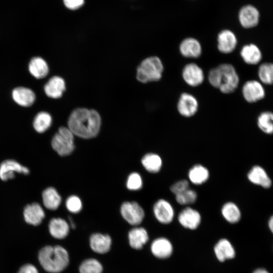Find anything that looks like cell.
I'll return each instance as SVG.
<instances>
[{
  "label": "cell",
  "instance_id": "obj_1",
  "mask_svg": "<svg viewBox=\"0 0 273 273\" xmlns=\"http://www.w3.org/2000/svg\"><path fill=\"white\" fill-rule=\"evenodd\" d=\"M101 126L100 115L93 109L76 108L71 113L68 120V127L74 135L85 139L96 136Z\"/></svg>",
  "mask_w": 273,
  "mask_h": 273
},
{
  "label": "cell",
  "instance_id": "obj_2",
  "mask_svg": "<svg viewBox=\"0 0 273 273\" xmlns=\"http://www.w3.org/2000/svg\"><path fill=\"white\" fill-rule=\"evenodd\" d=\"M208 79L212 86L218 88L224 94L233 92L239 82L235 68L230 64H221L211 69L208 74Z\"/></svg>",
  "mask_w": 273,
  "mask_h": 273
},
{
  "label": "cell",
  "instance_id": "obj_3",
  "mask_svg": "<svg viewBox=\"0 0 273 273\" xmlns=\"http://www.w3.org/2000/svg\"><path fill=\"white\" fill-rule=\"evenodd\" d=\"M39 262L42 268L50 273H59L68 266L69 257L65 249L60 246H47L38 253Z\"/></svg>",
  "mask_w": 273,
  "mask_h": 273
},
{
  "label": "cell",
  "instance_id": "obj_4",
  "mask_svg": "<svg viewBox=\"0 0 273 273\" xmlns=\"http://www.w3.org/2000/svg\"><path fill=\"white\" fill-rule=\"evenodd\" d=\"M161 60L156 56L145 58L138 66L136 72L137 80L142 83L156 81L160 80L163 72Z\"/></svg>",
  "mask_w": 273,
  "mask_h": 273
},
{
  "label": "cell",
  "instance_id": "obj_5",
  "mask_svg": "<svg viewBox=\"0 0 273 273\" xmlns=\"http://www.w3.org/2000/svg\"><path fill=\"white\" fill-rule=\"evenodd\" d=\"M74 135L68 127H60L54 135L51 145L60 156L70 155L74 150Z\"/></svg>",
  "mask_w": 273,
  "mask_h": 273
},
{
  "label": "cell",
  "instance_id": "obj_6",
  "mask_svg": "<svg viewBox=\"0 0 273 273\" xmlns=\"http://www.w3.org/2000/svg\"><path fill=\"white\" fill-rule=\"evenodd\" d=\"M120 212L123 218L132 225L140 224L145 217L144 209L134 201L124 202L121 205Z\"/></svg>",
  "mask_w": 273,
  "mask_h": 273
},
{
  "label": "cell",
  "instance_id": "obj_7",
  "mask_svg": "<svg viewBox=\"0 0 273 273\" xmlns=\"http://www.w3.org/2000/svg\"><path fill=\"white\" fill-rule=\"evenodd\" d=\"M29 172L27 167L15 160L7 159L0 164V179L4 181L13 179L16 173L27 175Z\"/></svg>",
  "mask_w": 273,
  "mask_h": 273
},
{
  "label": "cell",
  "instance_id": "obj_8",
  "mask_svg": "<svg viewBox=\"0 0 273 273\" xmlns=\"http://www.w3.org/2000/svg\"><path fill=\"white\" fill-rule=\"evenodd\" d=\"M153 213L156 219L161 223L167 224L173 219L174 210L172 205L166 200L160 199L153 206Z\"/></svg>",
  "mask_w": 273,
  "mask_h": 273
},
{
  "label": "cell",
  "instance_id": "obj_9",
  "mask_svg": "<svg viewBox=\"0 0 273 273\" xmlns=\"http://www.w3.org/2000/svg\"><path fill=\"white\" fill-rule=\"evenodd\" d=\"M178 220L184 228L194 230L200 225L201 216L197 210L187 207L180 212L178 216Z\"/></svg>",
  "mask_w": 273,
  "mask_h": 273
},
{
  "label": "cell",
  "instance_id": "obj_10",
  "mask_svg": "<svg viewBox=\"0 0 273 273\" xmlns=\"http://www.w3.org/2000/svg\"><path fill=\"white\" fill-rule=\"evenodd\" d=\"M179 113L185 117H190L195 114L198 109V102L192 95L185 93L178 100L177 106Z\"/></svg>",
  "mask_w": 273,
  "mask_h": 273
},
{
  "label": "cell",
  "instance_id": "obj_11",
  "mask_svg": "<svg viewBox=\"0 0 273 273\" xmlns=\"http://www.w3.org/2000/svg\"><path fill=\"white\" fill-rule=\"evenodd\" d=\"M182 76L185 81L193 87L200 85L204 79L203 70L195 63L186 65L183 70Z\"/></svg>",
  "mask_w": 273,
  "mask_h": 273
},
{
  "label": "cell",
  "instance_id": "obj_12",
  "mask_svg": "<svg viewBox=\"0 0 273 273\" xmlns=\"http://www.w3.org/2000/svg\"><path fill=\"white\" fill-rule=\"evenodd\" d=\"M242 93L245 100L249 103L257 102L265 96L263 86L255 80L247 81L243 86Z\"/></svg>",
  "mask_w": 273,
  "mask_h": 273
},
{
  "label": "cell",
  "instance_id": "obj_13",
  "mask_svg": "<svg viewBox=\"0 0 273 273\" xmlns=\"http://www.w3.org/2000/svg\"><path fill=\"white\" fill-rule=\"evenodd\" d=\"M25 221L33 225L40 224L45 217L44 211L38 203H32L27 205L23 210Z\"/></svg>",
  "mask_w": 273,
  "mask_h": 273
},
{
  "label": "cell",
  "instance_id": "obj_14",
  "mask_svg": "<svg viewBox=\"0 0 273 273\" xmlns=\"http://www.w3.org/2000/svg\"><path fill=\"white\" fill-rule=\"evenodd\" d=\"M66 87L64 79L60 76H54L46 83L44 86V90L48 97L56 99L62 96Z\"/></svg>",
  "mask_w": 273,
  "mask_h": 273
},
{
  "label": "cell",
  "instance_id": "obj_15",
  "mask_svg": "<svg viewBox=\"0 0 273 273\" xmlns=\"http://www.w3.org/2000/svg\"><path fill=\"white\" fill-rule=\"evenodd\" d=\"M151 251L153 255L159 259L169 257L173 252V246L170 241L164 237L154 240L151 245Z\"/></svg>",
  "mask_w": 273,
  "mask_h": 273
},
{
  "label": "cell",
  "instance_id": "obj_16",
  "mask_svg": "<svg viewBox=\"0 0 273 273\" xmlns=\"http://www.w3.org/2000/svg\"><path fill=\"white\" fill-rule=\"evenodd\" d=\"M237 40L235 34L229 30H223L218 35L217 48L223 54H229L236 48Z\"/></svg>",
  "mask_w": 273,
  "mask_h": 273
},
{
  "label": "cell",
  "instance_id": "obj_17",
  "mask_svg": "<svg viewBox=\"0 0 273 273\" xmlns=\"http://www.w3.org/2000/svg\"><path fill=\"white\" fill-rule=\"evenodd\" d=\"M214 251L217 260L224 262L226 260L234 258L236 251L231 242L226 239H221L215 245Z\"/></svg>",
  "mask_w": 273,
  "mask_h": 273
},
{
  "label": "cell",
  "instance_id": "obj_18",
  "mask_svg": "<svg viewBox=\"0 0 273 273\" xmlns=\"http://www.w3.org/2000/svg\"><path fill=\"white\" fill-rule=\"evenodd\" d=\"M259 13L258 10L251 5L243 7L239 13V20L242 26L246 28L253 27L259 22Z\"/></svg>",
  "mask_w": 273,
  "mask_h": 273
},
{
  "label": "cell",
  "instance_id": "obj_19",
  "mask_svg": "<svg viewBox=\"0 0 273 273\" xmlns=\"http://www.w3.org/2000/svg\"><path fill=\"white\" fill-rule=\"evenodd\" d=\"M181 54L186 58H197L202 53V47L200 42L194 38L184 39L179 45Z\"/></svg>",
  "mask_w": 273,
  "mask_h": 273
},
{
  "label": "cell",
  "instance_id": "obj_20",
  "mask_svg": "<svg viewBox=\"0 0 273 273\" xmlns=\"http://www.w3.org/2000/svg\"><path fill=\"white\" fill-rule=\"evenodd\" d=\"M89 243L92 249L94 252L104 254L110 250L112 240L108 235L95 233L90 236Z\"/></svg>",
  "mask_w": 273,
  "mask_h": 273
},
{
  "label": "cell",
  "instance_id": "obj_21",
  "mask_svg": "<svg viewBox=\"0 0 273 273\" xmlns=\"http://www.w3.org/2000/svg\"><path fill=\"white\" fill-rule=\"evenodd\" d=\"M12 97L17 104L23 107L30 106L35 100V95L33 90L25 87H18L14 89Z\"/></svg>",
  "mask_w": 273,
  "mask_h": 273
},
{
  "label": "cell",
  "instance_id": "obj_22",
  "mask_svg": "<svg viewBox=\"0 0 273 273\" xmlns=\"http://www.w3.org/2000/svg\"><path fill=\"white\" fill-rule=\"evenodd\" d=\"M248 178L252 183L268 188L271 181L264 169L259 166H254L248 173Z\"/></svg>",
  "mask_w": 273,
  "mask_h": 273
},
{
  "label": "cell",
  "instance_id": "obj_23",
  "mask_svg": "<svg viewBox=\"0 0 273 273\" xmlns=\"http://www.w3.org/2000/svg\"><path fill=\"white\" fill-rule=\"evenodd\" d=\"M130 246L135 249H141L149 240L147 231L143 228L137 227L131 230L128 233Z\"/></svg>",
  "mask_w": 273,
  "mask_h": 273
},
{
  "label": "cell",
  "instance_id": "obj_24",
  "mask_svg": "<svg viewBox=\"0 0 273 273\" xmlns=\"http://www.w3.org/2000/svg\"><path fill=\"white\" fill-rule=\"evenodd\" d=\"M49 230L50 233L53 237L62 239L68 235L69 227L68 223L63 219L54 218L49 223Z\"/></svg>",
  "mask_w": 273,
  "mask_h": 273
},
{
  "label": "cell",
  "instance_id": "obj_25",
  "mask_svg": "<svg viewBox=\"0 0 273 273\" xmlns=\"http://www.w3.org/2000/svg\"><path fill=\"white\" fill-rule=\"evenodd\" d=\"M28 69L30 74L37 79L45 77L49 72V68L47 62L42 58L34 57L30 60Z\"/></svg>",
  "mask_w": 273,
  "mask_h": 273
},
{
  "label": "cell",
  "instance_id": "obj_26",
  "mask_svg": "<svg viewBox=\"0 0 273 273\" xmlns=\"http://www.w3.org/2000/svg\"><path fill=\"white\" fill-rule=\"evenodd\" d=\"M42 200L44 206L51 210L58 209L61 203V196L53 187L47 188L42 192Z\"/></svg>",
  "mask_w": 273,
  "mask_h": 273
},
{
  "label": "cell",
  "instance_id": "obj_27",
  "mask_svg": "<svg viewBox=\"0 0 273 273\" xmlns=\"http://www.w3.org/2000/svg\"><path fill=\"white\" fill-rule=\"evenodd\" d=\"M240 54L244 61L251 65L257 64L262 58L259 49L254 44L244 46L241 50Z\"/></svg>",
  "mask_w": 273,
  "mask_h": 273
},
{
  "label": "cell",
  "instance_id": "obj_28",
  "mask_svg": "<svg viewBox=\"0 0 273 273\" xmlns=\"http://www.w3.org/2000/svg\"><path fill=\"white\" fill-rule=\"evenodd\" d=\"M209 177L207 168L201 164L194 165L189 170L188 177L193 184L199 185L205 183Z\"/></svg>",
  "mask_w": 273,
  "mask_h": 273
},
{
  "label": "cell",
  "instance_id": "obj_29",
  "mask_svg": "<svg viewBox=\"0 0 273 273\" xmlns=\"http://www.w3.org/2000/svg\"><path fill=\"white\" fill-rule=\"evenodd\" d=\"M142 164L146 170L151 173L158 172L162 166L161 157L155 153H149L145 155L141 160Z\"/></svg>",
  "mask_w": 273,
  "mask_h": 273
},
{
  "label": "cell",
  "instance_id": "obj_30",
  "mask_svg": "<svg viewBox=\"0 0 273 273\" xmlns=\"http://www.w3.org/2000/svg\"><path fill=\"white\" fill-rule=\"evenodd\" d=\"M221 213L225 220L230 223L239 222L241 217L240 209L236 204L232 202H228L223 204Z\"/></svg>",
  "mask_w": 273,
  "mask_h": 273
},
{
  "label": "cell",
  "instance_id": "obj_31",
  "mask_svg": "<svg viewBox=\"0 0 273 273\" xmlns=\"http://www.w3.org/2000/svg\"><path fill=\"white\" fill-rule=\"evenodd\" d=\"M52 123V117L48 112H39L34 118L33 126L35 130L38 133H43L47 131Z\"/></svg>",
  "mask_w": 273,
  "mask_h": 273
},
{
  "label": "cell",
  "instance_id": "obj_32",
  "mask_svg": "<svg viewBox=\"0 0 273 273\" xmlns=\"http://www.w3.org/2000/svg\"><path fill=\"white\" fill-rule=\"evenodd\" d=\"M259 128L267 134L273 133V113L264 112L260 114L257 119Z\"/></svg>",
  "mask_w": 273,
  "mask_h": 273
},
{
  "label": "cell",
  "instance_id": "obj_33",
  "mask_svg": "<svg viewBox=\"0 0 273 273\" xmlns=\"http://www.w3.org/2000/svg\"><path fill=\"white\" fill-rule=\"evenodd\" d=\"M79 270L80 273H102L103 266L97 259L89 258L81 263Z\"/></svg>",
  "mask_w": 273,
  "mask_h": 273
},
{
  "label": "cell",
  "instance_id": "obj_34",
  "mask_svg": "<svg viewBox=\"0 0 273 273\" xmlns=\"http://www.w3.org/2000/svg\"><path fill=\"white\" fill-rule=\"evenodd\" d=\"M258 76L263 83L273 84V63H265L261 64L258 69Z\"/></svg>",
  "mask_w": 273,
  "mask_h": 273
},
{
  "label": "cell",
  "instance_id": "obj_35",
  "mask_svg": "<svg viewBox=\"0 0 273 273\" xmlns=\"http://www.w3.org/2000/svg\"><path fill=\"white\" fill-rule=\"evenodd\" d=\"M197 198L196 192L191 189H187L184 192L175 195L176 202L182 205H187L195 202Z\"/></svg>",
  "mask_w": 273,
  "mask_h": 273
},
{
  "label": "cell",
  "instance_id": "obj_36",
  "mask_svg": "<svg viewBox=\"0 0 273 273\" xmlns=\"http://www.w3.org/2000/svg\"><path fill=\"white\" fill-rule=\"evenodd\" d=\"M143 186V180L141 175L137 172H132L127 178L126 187L131 191H136L141 189Z\"/></svg>",
  "mask_w": 273,
  "mask_h": 273
},
{
  "label": "cell",
  "instance_id": "obj_37",
  "mask_svg": "<svg viewBox=\"0 0 273 273\" xmlns=\"http://www.w3.org/2000/svg\"><path fill=\"white\" fill-rule=\"evenodd\" d=\"M66 207L70 212L75 213H78L82 209V204L81 200L77 196H70L66 200Z\"/></svg>",
  "mask_w": 273,
  "mask_h": 273
},
{
  "label": "cell",
  "instance_id": "obj_38",
  "mask_svg": "<svg viewBox=\"0 0 273 273\" xmlns=\"http://www.w3.org/2000/svg\"><path fill=\"white\" fill-rule=\"evenodd\" d=\"M189 187V181L186 179H182L172 184L170 187V190L172 193L176 195L188 189Z\"/></svg>",
  "mask_w": 273,
  "mask_h": 273
},
{
  "label": "cell",
  "instance_id": "obj_39",
  "mask_svg": "<svg viewBox=\"0 0 273 273\" xmlns=\"http://www.w3.org/2000/svg\"><path fill=\"white\" fill-rule=\"evenodd\" d=\"M66 7L71 10L77 9L84 3V0H63Z\"/></svg>",
  "mask_w": 273,
  "mask_h": 273
},
{
  "label": "cell",
  "instance_id": "obj_40",
  "mask_svg": "<svg viewBox=\"0 0 273 273\" xmlns=\"http://www.w3.org/2000/svg\"><path fill=\"white\" fill-rule=\"evenodd\" d=\"M18 273H38L37 268L32 264H26L23 265Z\"/></svg>",
  "mask_w": 273,
  "mask_h": 273
},
{
  "label": "cell",
  "instance_id": "obj_41",
  "mask_svg": "<svg viewBox=\"0 0 273 273\" xmlns=\"http://www.w3.org/2000/svg\"><path fill=\"white\" fill-rule=\"evenodd\" d=\"M252 273H270L269 271L264 267H258L253 270Z\"/></svg>",
  "mask_w": 273,
  "mask_h": 273
},
{
  "label": "cell",
  "instance_id": "obj_42",
  "mask_svg": "<svg viewBox=\"0 0 273 273\" xmlns=\"http://www.w3.org/2000/svg\"><path fill=\"white\" fill-rule=\"evenodd\" d=\"M268 226L271 233L273 234V215L268 220Z\"/></svg>",
  "mask_w": 273,
  "mask_h": 273
}]
</instances>
